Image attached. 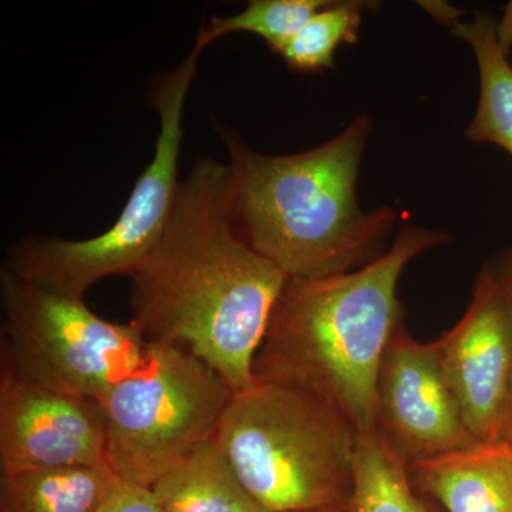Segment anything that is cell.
Masks as SVG:
<instances>
[{
    "mask_svg": "<svg viewBox=\"0 0 512 512\" xmlns=\"http://www.w3.org/2000/svg\"><path fill=\"white\" fill-rule=\"evenodd\" d=\"M228 164L201 158L181 181L163 237L131 276V322L180 346L234 392L254 362L288 275L249 247L229 211Z\"/></svg>",
    "mask_w": 512,
    "mask_h": 512,
    "instance_id": "cell-1",
    "label": "cell"
},
{
    "mask_svg": "<svg viewBox=\"0 0 512 512\" xmlns=\"http://www.w3.org/2000/svg\"><path fill=\"white\" fill-rule=\"evenodd\" d=\"M370 133L372 120L362 114L318 147L272 156L221 127L229 211L239 237L292 279L348 274L382 256L397 212L362 210L356 197Z\"/></svg>",
    "mask_w": 512,
    "mask_h": 512,
    "instance_id": "cell-2",
    "label": "cell"
},
{
    "mask_svg": "<svg viewBox=\"0 0 512 512\" xmlns=\"http://www.w3.org/2000/svg\"><path fill=\"white\" fill-rule=\"evenodd\" d=\"M450 241L447 232L403 224L389 249L363 268L289 278L255 357V379L316 394L359 433L375 431L380 366L404 325L400 276L414 258Z\"/></svg>",
    "mask_w": 512,
    "mask_h": 512,
    "instance_id": "cell-3",
    "label": "cell"
},
{
    "mask_svg": "<svg viewBox=\"0 0 512 512\" xmlns=\"http://www.w3.org/2000/svg\"><path fill=\"white\" fill-rule=\"evenodd\" d=\"M359 431L336 407L289 384L255 379L232 393L212 443L269 512L345 507Z\"/></svg>",
    "mask_w": 512,
    "mask_h": 512,
    "instance_id": "cell-4",
    "label": "cell"
},
{
    "mask_svg": "<svg viewBox=\"0 0 512 512\" xmlns=\"http://www.w3.org/2000/svg\"><path fill=\"white\" fill-rule=\"evenodd\" d=\"M204 47L195 43L184 62L154 80L151 106L160 116L156 153L138 178L126 207L103 234L83 241L28 237L8 249L5 266L22 281L82 298L107 276H133L147 261L173 212L181 181L185 101Z\"/></svg>",
    "mask_w": 512,
    "mask_h": 512,
    "instance_id": "cell-5",
    "label": "cell"
},
{
    "mask_svg": "<svg viewBox=\"0 0 512 512\" xmlns=\"http://www.w3.org/2000/svg\"><path fill=\"white\" fill-rule=\"evenodd\" d=\"M234 390L180 346L148 342L130 375L100 400L107 464L120 480L154 487L211 443Z\"/></svg>",
    "mask_w": 512,
    "mask_h": 512,
    "instance_id": "cell-6",
    "label": "cell"
},
{
    "mask_svg": "<svg viewBox=\"0 0 512 512\" xmlns=\"http://www.w3.org/2000/svg\"><path fill=\"white\" fill-rule=\"evenodd\" d=\"M0 303L2 369L37 386L100 402L146 355L133 322L100 318L84 299L29 284L5 266Z\"/></svg>",
    "mask_w": 512,
    "mask_h": 512,
    "instance_id": "cell-7",
    "label": "cell"
},
{
    "mask_svg": "<svg viewBox=\"0 0 512 512\" xmlns=\"http://www.w3.org/2000/svg\"><path fill=\"white\" fill-rule=\"evenodd\" d=\"M376 431L407 467L477 443L448 387L434 342L396 335L377 379Z\"/></svg>",
    "mask_w": 512,
    "mask_h": 512,
    "instance_id": "cell-8",
    "label": "cell"
},
{
    "mask_svg": "<svg viewBox=\"0 0 512 512\" xmlns=\"http://www.w3.org/2000/svg\"><path fill=\"white\" fill-rule=\"evenodd\" d=\"M97 466H109L100 402L37 386L2 369V474Z\"/></svg>",
    "mask_w": 512,
    "mask_h": 512,
    "instance_id": "cell-9",
    "label": "cell"
},
{
    "mask_svg": "<svg viewBox=\"0 0 512 512\" xmlns=\"http://www.w3.org/2000/svg\"><path fill=\"white\" fill-rule=\"evenodd\" d=\"M434 345L468 430L478 441L498 440L512 383V305L487 269L466 313Z\"/></svg>",
    "mask_w": 512,
    "mask_h": 512,
    "instance_id": "cell-10",
    "label": "cell"
},
{
    "mask_svg": "<svg viewBox=\"0 0 512 512\" xmlns=\"http://www.w3.org/2000/svg\"><path fill=\"white\" fill-rule=\"evenodd\" d=\"M420 493L446 512H512V443L477 441L409 467Z\"/></svg>",
    "mask_w": 512,
    "mask_h": 512,
    "instance_id": "cell-11",
    "label": "cell"
},
{
    "mask_svg": "<svg viewBox=\"0 0 512 512\" xmlns=\"http://www.w3.org/2000/svg\"><path fill=\"white\" fill-rule=\"evenodd\" d=\"M451 33L470 45L480 73V99L466 138L494 144L512 157V64L497 19L488 12L476 13L470 22L454 20Z\"/></svg>",
    "mask_w": 512,
    "mask_h": 512,
    "instance_id": "cell-12",
    "label": "cell"
},
{
    "mask_svg": "<svg viewBox=\"0 0 512 512\" xmlns=\"http://www.w3.org/2000/svg\"><path fill=\"white\" fill-rule=\"evenodd\" d=\"M161 512H269L214 443L198 448L153 487Z\"/></svg>",
    "mask_w": 512,
    "mask_h": 512,
    "instance_id": "cell-13",
    "label": "cell"
},
{
    "mask_svg": "<svg viewBox=\"0 0 512 512\" xmlns=\"http://www.w3.org/2000/svg\"><path fill=\"white\" fill-rule=\"evenodd\" d=\"M117 480L109 466L2 474L0 512H97Z\"/></svg>",
    "mask_w": 512,
    "mask_h": 512,
    "instance_id": "cell-14",
    "label": "cell"
},
{
    "mask_svg": "<svg viewBox=\"0 0 512 512\" xmlns=\"http://www.w3.org/2000/svg\"><path fill=\"white\" fill-rule=\"evenodd\" d=\"M377 431L359 433L348 512H439Z\"/></svg>",
    "mask_w": 512,
    "mask_h": 512,
    "instance_id": "cell-15",
    "label": "cell"
},
{
    "mask_svg": "<svg viewBox=\"0 0 512 512\" xmlns=\"http://www.w3.org/2000/svg\"><path fill=\"white\" fill-rule=\"evenodd\" d=\"M370 2H332L319 10L279 49L289 69L299 73H319L336 69L335 53L340 45L359 42L363 10Z\"/></svg>",
    "mask_w": 512,
    "mask_h": 512,
    "instance_id": "cell-16",
    "label": "cell"
},
{
    "mask_svg": "<svg viewBox=\"0 0 512 512\" xmlns=\"http://www.w3.org/2000/svg\"><path fill=\"white\" fill-rule=\"evenodd\" d=\"M329 0H249L242 12L212 16L208 26L198 32V45L207 47L232 33H252L264 39L274 53L288 42Z\"/></svg>",
    "mask_w": 512,
    "mask_h": 512,
    "instance_id": "cell-17",
    "label": "cell"
},
{
    "mask_svg": "<svg viewBox=\"0 0 512 512\" xmlns=\"http://www.w3.org/2000/svg\"><path fill=\"white\" fill-rule=\"evenodd\" d=\"M97 512H161L154 490L117 480Z\"/></svg>",
    "mask_w": 512,
    "mask_h": 512,
    "instance_id": "cell-18",
    "label": "cell"
},
{
    "mask_svg": "<svg viewBox=\"0 0 512 512\" xmlns=\"http://www.w3.org/2000/svg\"><path fill=\"white\" fill-rule=\"evenodd\" d=\"M484 268L490 272L512 305V247L498 252Z\"/></svg>",
    "mask_w": 512,
    "mask_h": 512,
    "instance_id": "cell-19",
    "label": "cell"
},
{
    "mask_svg": "<svg viewBox=\"0 0 512 512\" xmlns=\"http://www.w3.org/2000/svg\"><path fill=\"white\" fill-rule=\"evenodd\" d=\"M498 440L512 443V383L510 393H508L507 403H505L503 420H501L500 434Z\"/></svg>",
    "mask_w": 512,
    "mask_h": 512,
    "instance_id": "cell-20",
    "label": "cell"
},
{
    "mask_svg": "<svg viewBox=\"0 0 512 512\" xmlns=\"http://www.w3.org/2000/svg\"><path fill=\"white\" fill-rule=\"evenodd\" d=\"M306 512H348L345 507H330L320 508V510L306 511Z\"/></svg>",
    "mask_w": 512,
    "mask_h": 512,
    "instance_id": "cell-21",
    "label": "cell"
}]
</instances>
